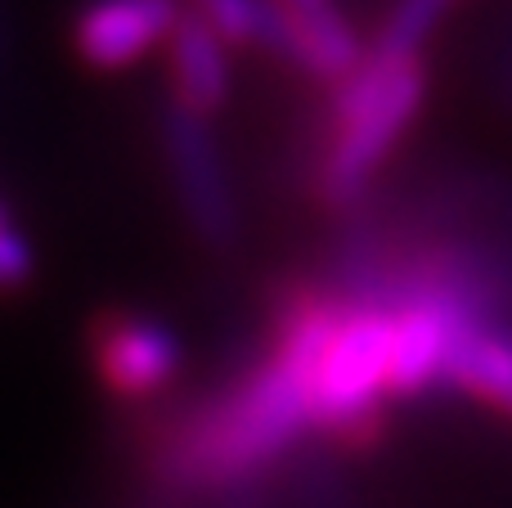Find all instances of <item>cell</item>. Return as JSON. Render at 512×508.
Segmentation results:
<instances>
[{"instance_id": "9", "label": "cell", "mask_w": 512, "mask_h": 508, "mask_svg": "<svg viewBox=\"0 0 512 508\" xmlns=\"http://www.w3.org/2000/svg\"><path fill=\"white\" fill-rule=\"evenodd\" d=\"M167 72H171V90H176L171 104L189 108V113L212 117L230 95L225 41L198 14H180L176 32L167 41Z\"/></svg>"}, {"instance_id": "3", "label": "cell", "mask_w": 512, "mask_h": 508, "mask_svg": "<svg viewBox=\"0 0 512 508\" xmlns=\"http://www.w3.org/2000/svg\"><path fill=\"white\" fill-rule=\"evenodd\" d=\"M391 396V311L378 297L342 306L315 369V432L342 446H369Z\"/></svg>"}, {"instance_id": "1", "label": "cell", "mask_w": 512, "mask_h": 508, "mask_svg": "<svg viewBox=\"0 0 512 508\" xmlns=\"http://www.w3.org/2000/svg\"><path fill=\"white\" fill-rule=\"evenodd\" d=\"M342 302L301 297L279 324L270 360L230 392L198 405L158 446V477L176 491H225L279 464L315 432V369L337 329Z\"/></svg>"}, {"instance_id": "11", "label": "cell", "mask_w": 512, "mask_h": 508, "mask_svg": "<svg viewBox=\"0 0 512 508\" xmlns=\"http://www.w3.org/2000/svg\"><path fill=\"white\" fill-rule=\"evenodd\" d=\"M445 5H450V0H396V5L387 9V18H382L369 54L391 59V63L423 59V45L432 41L436 23L445 18Z\"/></svg>"}, {"instance_id": "8", "label": "cell", "mask_w": 512, "mask_h": 508, "mask_svg": "<svg viewBox=\"0 0 512 508\" xmlns=\"http://www.w3.org/2000/svg\"><path fill=\"white\" fill-rule=\"evenodd\" d=\"M441 383L512 423V329H499L495 315L468 320L454 333Z\"/></svg>"}, {"instance_id": "5", "label": "cell", "mask_w": 512, "mask_h": 508, "mask_svg": "<svg viewBox=\"0 0 512 508\" xmlns=\"http://www.w3.org/2000/svg\"><path fill=\"white\" fill-rule=\"evenodd\" d=\"M180 365V338L149 315H108L95 333V374L104 392L126 405H144L167 392Z\"/></svg>"}, {"instance_id": "7", "label": "cell", "mask_w": 512, "mask_h": 508, "mask_svg": "<svg viewBox=\"0 0 512 508\" xmlns=\"http://www.w3.org/2000/svg\"><path fill=\"white\" fill-rule=\"evenodd\" d=\"M274 9L283 14L279 54L297 63L301 72L342 86L364 63L369 45L360 41V32L351 27L337 0H274Z\"/></svg>"}, {"instance_id": "2", "label": "cell", "mask_w": 512, "mask_h": 508, "mask_svg": "<svg viewBox=\"0 0 512 508\" xmlns=\"http://www.w3.org/2000/svg\"><path fill=\"white\" fill-rule=\"evenodd\" d=\"M427 95V63H391L364 50V63L337 86L333 144L319 162L324 203L346 207L369 189Z\"/></svg>"}, {"instance_id": "12", "label": "cell", "mask_w": 512, "mask_h": 508, "mask_svg": "<svg viewBox=\"0 0 512 508\" xmlns=\"http://www.w3.org/2000/svg\"><path fill=\"white\" fill-rule=\"evenodd\" d=\"M36 275V252L27 243V234L18 230L9 216H0V293L27 288Z\"/></svg>"}, {"instance_id": "6", "label": "cell", "mask_w": 512, "mask_h": 508, "mask_svg": "<svg viewBox=\"0 0 512 508\" xmlns=\"http://www.w3.org/2000/svg\"><path fill=\"white\" fill-rule=\"evenodd\" d=\"M180 0H90L72 23V45L99 72H122L171 41Z\"/></svg>"}, {"instance_id": "4", "label": "cell", "mask_w": 512, "mask_h": 508, "mask_svg": "<svg viewBox=\"0 0 512 508\" xmlns=\"http://www.w3.org/2000/svg\"><path fill=\"white\" fill-rule=\"evenodd\" d=\"M162 158L176 189L185 221L212 248H230L239 239V194L225 167L221 140L212 135V117L167 104L162 113Z\"/></svg>"}, {"instance_id": "10", "label": "cell", "mask_w": 512, "mask_h": 508, "mask_svg": "<svg viewBox=\"0 0 512 508\" xmlns=\"http://www.w3.org/2000/svg\"><path fill=\"white\" fill-rule=\"evenodd\" d=\"M198 18L225 45H265L274 54L283 45V14L274 0H198Z\"/></svg>"}]
</instances>
